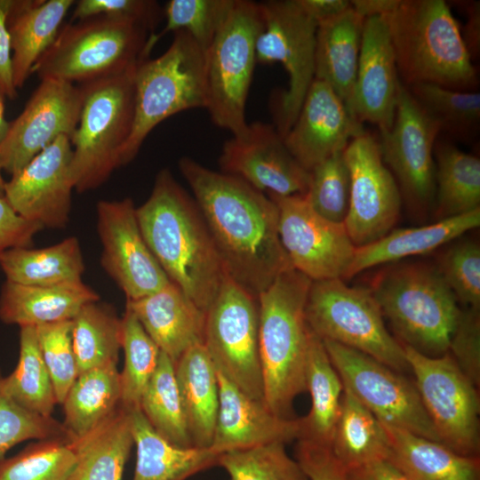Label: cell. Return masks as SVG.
<instances>
[{
	"instance_id": "1",
	"label": "cell",
	"mask_w": 480,
	"mask_h": 480,
	"mask_svg": "<svg viewBox=\"0 0 480 480\" xmlns=\"http://www.w3.org/2000/svg\"><path fill=\"white\" fill-rule=\"evenodd\" d=\"M181 175L208 228L226 275L252 295L293 268L278 234L276 203L243 180L184 156Z\"/></svg>"
},
{
	"instance_id": "17",
	"label": "cell",
	"mask_w": 480,
	"mask_h": 480,
	"mask_svg": "<svg viewBox=\"0 0 480 480\" xmlns=\"http://www.w3.org/2000/svg\"><path fill=\"white\" fill-rule=\"evenodd\" d=\"M343 155L350 173L349 208L344 225L355 246L359 247L393 229L402 196L374 136L364 132L354 138Z\"/></svg>"
},
{
	"instance_id": "8",
	"label": "cell",
	"mask_w": 480,
	"mask_h": 480,
	"mask_svg": "<svg viewBox=\"0 0 480 480\" xmlns=\"http://www.w3.org/2000/svg\"><path fill=\"white\" fill-rule=\"evenodd\" d=\"M134 87L132 128L121 155V166L134 159L161 122L182 111L205 108V52L188 33L177 31L162 55L137 66Z\"/></svg>"
},
{
	"instance_id": "44",
	"label": "cell",
	"mask_w": 480,
	"mask_h": 480,
	"mask_svg": "<svg viewBox=\"0 0 480 480\" xmlns=\"http://www.w3.org/2000/svg\"><path fill=\"white\" fill-rule=\"evenodd\" d=\"M418 104L439 124L441 131L460 138L476 133L480 121V93L431 84L406 86Z\"/></svg>"
},
{
	"instance_id": "20",
	"label": "cell",
	"mask_w": 480,
	"mask_h": 480,
	"mask_svg": "<svg viewBox=\"0 0 480 480\" xmlns=\"http://www.w3.org/2000/svg\"><path fill=\"white\" fill-rule=\"evenodd\" d=\"M219 164L222 172L268 196L304 195L309 183V172L290 153L275 124L261 121L225 141Z\"/></svg>"
},
{
	"instance_id": "61",
	"label": "cell",
	"mask_w": 480,
	"mask_h": 480,
	"mask_svg": "<svg viewBox=\"0 0 480 480\" xmlns=\"http://www.w3.org/2000/svg\"><path fill=\"white\" fill-rule=\"evenodd\" d=\"M5 182L6 181L3 178V168L0 160V197L4 196Z\"/></svg>"
},
{
	"instance_id": "27",
	"label": "cell",
	"mask_w": 480,
	"mask_h": 480,
	"mask_svg": "<svg viewBox=\"0 0 480 480\" xmlns=\"http://www.w3.org/2000/svg\"><path fill=\"white\" fill-rule=\"evenodd\" d=\"M74 0H11L7 28L11 39L12 77L20 89L32 68L55 40Z\"/></svg>"
},
{
	"instance_id": "56",
	"label": "cell",
	"mask_w": 480,
	"mask_h": 480,
	"mask_svg": "<svg viewBox=\"0 0 480 480\" xmlns=\"http://www.w3.org/2000/svg\"><path fill=\"white\" fill-rule=\"evenodd\" d=\"M349 480H410L387 460L348 470Z\"/></svg>"
},
{
	"instance_id": "19",
	"label": "cell",
	"mask_w": 480,
	"mask_h": 480,
	"mask_svg": "<svg viewBox=\"0 0 480 480\" xmlns=\"http://www.w3.org/2000/svg\"><path fill=\"white\" fill-rule=\"evenodd\" d=\"M82 90L55 79L40 80L22 112L11 123L0 142L3 171H20L60 136L70 138L78 124Z\"/></svg>"
},
{
	"instance_id": "12",
	"label": "cell",
	"mask_w": 480,
	"mask_h": 480,
	"mask_svg": "<svg viewBox=\"0 0 480 480\" xmlns=\"http://www.w3.org/2000/svg\"><path fill=\"white\" fill-rule=\"evenodd\" d=\"M403 346L422 404L441 442L460 454L478 457L480 403L476 386L449 352L429 356Z\"/></svg>"
},
{
	"instance_id": "55",
	"label": "cell",
	"mask_w": 480,
	"mask_h": 480,
	"mask_svg": "<svg viewBox=\"0 0 480 480\" xmlns=\"http://www.w3.org/2000/svg\"><path fill=\"white\" fill-rule=\"evenodd\" d=\"M11 0H0V93L14 100L18 92L13 84L12 47L7 28V16Z\"/></svg>"
},
{
	"instance_id": "6",
	"label": "cell",
	"mask_w": 480,
	"mask_h": 480,
	"mask_svg": "<svg viewBox=\"0 0 480 480\" xmlns=\"http://www.w3.org/2000/svg\"><path fill=\"white\" fill-rule=\"evenodd\" d=\"M136 68L78 84L83 98L78 124L71 137L70 173L79 193L99 188L121 167V155L133 123Z\"/></svg>"
},
{
	"instance_id": "37",
	"label": "cell",
	"mask_w": 480,
	"mask_h": 480,
	"mask_svg": "<svg viewBox=\"0 0 480 480\" xmlns=\"http://www.w3.org/2000/svg\"><path fill=\"white\" fill-rule=\"evenodd\" d=\"M331 450L347 470L389 456L383 424L345 386Z\"/></svg>"
},
{
	"instance_id": "5",
	"label": "cell",
	"mask_w": 480,
	"mask_h": 480,
	"mask_svg": "<svg viewBox=\"0 0 480 480\" xmlns=\"http://www.w3.org/2000/svg\"><path fill=\"white\" fill-rule=\"evenodd\" d=\"M371 291L403 345L429 356L448 352L461 310L436 267H391L376 277Z\"/></svg>"
},
{
	"instance_id": "10",
	"label": "cell",
	"mask_w": 480,
	"mask_h": 480,
	"mask_svg": "<svg viewBox=\"0 0 480 480\" xmlns=\"http://www.w3.org/2000/svg\"><path fill=\"white\" fill-rule=\"evenodd\" d=\"M263 27L260 3L236 0L205 52L206 107L212 123L232 135L248 123L246 102L256 64V41Z\"/></svg>"
},
{
	"instance_id": "9",
	"label": "cell",
	"mask_w": 480,
	"mask_h": 480,
	"mask_svg": "<svg viewBox=\"0 0 480 480\" xmlns=\"http://www.w3.org/2000/svg\"><path fill=\"white\" fill-rule=\"evenodd\" d=\"M305 316L322 340L360 351L396 372L410 370L404 346L387 329L370 288L348 286L340 278L312 281Z\"/></svg>"
},
{
	"instance_id": "28",
	"label": "cell",
	"mask_w": 480,
	"mask_h": 480,
	"mask_svg": "<svg viewBox=\"0 0 480 480\" xmlns=\"http://www.w3.org/2000/svg\"><path fill=\"white\" fill-rule=\"evenodd\" d=\"M479 225L480 209H476L462 215L438 220L430 225L392 229L371 244L356 247L344 279L375 266L435 251Z\"/></svg>"
},
{
	"instance_id": "42",
	"label": "cell",
	"mask_w": 480,
	"mask_h": 480,
	"mask_svg": "<svg viewBox=\"0 0 480 480\" xmlns=\"http://www.w3.org/2000/svg\"><path fill=\"white\" fill-rule=\"evenodd\" d=\"M236 0H170L164 9L165 25L149 36L148 57L156 44L169 32L184 31L206 52L228 18Z\"/></svg>"
},
{
	"instance_id": "22",
	"label": "cell",
	"mask_w": 480,
	"mask_h": 480,
	"mask_svg": "<svg viewBox=\"0 0 480 480\" xmlns=\"http://www.w3.org/2000/svg\"><path fill=\"white\" fill-rule=\"evenodd\" d=\"M364 132L333 90L315 79L284 140L297 162L310 172Z\"/></svg>"
},
{
	"instance_id": "46",
	"label": "cell",
	"mask_w": 480,
	"mask_h": 480,
	"mask_svg": "<svg viewBox=\"0 0 480 480\" xmlns=\"http://www.w3.org/2000/svg\"><path fill=\"white\" fill-rule=\"evenodd\" d=\"M218 466L229 480H307L299 462L287 453L285 444L279 442L221 453Z\"/></svg>"
},
{
	"instance_id": "48",
	"label": "cell",
	"mask_w": 480,
	"mask_h": 480,
	"mask_svg": "<svg viewBox=\"0 0 480 480\" xmlns=\"http://www.w3.org/2000/svg\"><path fill=\"white\" fill-rule=\"evenodd\" d=\"M0 370V459L13 446L27 440H61L70 443L62 422L21 407L2 389Z\"/></svg>"
},
{
	"instance_id": "54",
	"label": "cell",
	"mask_w": 480,
	"mask_h": 480,
	"mask_svg": "<svg viewBox=\"0 0 480 480\" xmlns=\"http://www.w3.org/2000/svg\"><path fill=\"white\" fill-rule=\"evenodd\" d=\"M43 228L31 220L20 216L0 197V266L4 254L14 248L30 247L35 236ZM1 270V269H0Z\"/></svg>"
},
{
	"instance_id": "7",
	"label": "cell",
	"mask_w": 480,
	"mask_h": 480,
	"mask_svg": "<svg viewBox=\"0 0 480 480\" xmlns=\"http://www.w3.org/2000/svg\"><path fill=\"white\" fill-rule=\"evenodd\" d=\"M149 36L139 25L104 16L70 21L61 26L31 74L73 84L120 75L148 58Z\"/></svg>"
},
{
	"instance_id": "59",
	"label": "cell",
	"mask_w": 480,
	"mask_h": 480,
	"mask_svg": "<svg viewBox=\"0 0 480 480\" xmlns=\"http://www.w3.org/2000/svg\"><path fill=\"white\" fill-rule=\"evenodd\" d=\"M401 0H352V9L362 18L386 16L393 12Z\"/></svg>"
},
{
	"instance_id": "30",
	"label": "cell",
	"mask_w": 480,
	"mask_h": 480,
	"mask_svg": "<svg viewBox=\"0 0 480 480\" xmlns=\"http://www.w3.org/2000/svg\"><path fill=\"white\" fill-rule=\"evenodd\" d=\"M174 372L192 445L210 448L220 397L217 370L204 344L187 350Z\"/></svg>"
},
{
	"instance_id": "32",
	"label": "cell",
	"mask_w": 480,
	"mask_h": 480,
	"mask_svg": "<svg viewBox=\"0 0 480 480\" xmlns=\"http://www.w3.org/2000/svg\"><path fill=\"white\" fill-rule=\"evenodd\" d=\"M136 465L132 480H187L218 466L211 448L179 447L158 435L140 408L129 410Z\"/></svg>"
},
{
	"instance_id": "40",
	"label": "cell",
	"mask_w": 480,
	"mask_h": 480,
	"mask_svg": "<svg viewBox=\"0 0 480 480\" xmlns=\"http://www.w3.org/2000/svg\"><path fill=\"white\" fill-rule=\"evenodd\" d=\"M72 343L78 374L117 363L122 348V320L99 300L85 304L72 319Z\"/></svg>"
},
{
	"instance_id": "2",
	"label": "cell",
	"mask_w": 480,
	"mask_h": 480,
	"mask_svg": "<svg viewBox=\"0 0 480 480\" xmlns=\"http://www.w3.org/2000/svg\"><path fill=\"white\" fill-rule=\"evenodd\" d=\"M136 214L148 246L170 281L206 312L226 273L194 197L169 169H162Z\"/></svg>"
},
{
	"instance_id": "53",
	"label": "cell",
	"mask_w": 480,
	"mask_h": 480,
	"mask_svg": "<svg viewBox=\"0 0 480 480\" xmlns=\"http://www.w3.org/2000/svg\"><path fill=\"white\" fill-rule=\"evenodd\" d=\"M295 460L307 480H349L347 468L337 460L330 446L298 439Z\"/></svg>"
},
{
	"instance_id": "38",
	"label": "cell",
	"mask_w": 480,
	"mask_h": 480,
	"mask_svg": "<svg viewBox=\"0 0 480 480\" xmlns=\"http://www.w3.org/2000/svg\"><path fill=\"white\" fill-rule=\"evenodd\" d=\"M436 220L480 209V160L452 144L436 141Z\"/></svg>"
},
{
	"instance_id": "24",
	"label": "cell",
	"mask_w": 480,
	"mask_h": 480,
	"mask_svg": "<svg viewBox=\"0 0 480 480\" xmlns=\"http://www.w3.org/2000/svg\"><path fill=\"white\" fill-rule=\"evenodd\" d=\"M219 410L211 449L221 454L270 443L287 444L300 436V419L282 418L241 391L217 371Z\"/></svg>"
},
{
	"instance_id": "50",
	"label": "cell",
	"mask_w": 480,
	"mask_h": 480,
	"mask_svg": "<svg viewBox=\"0 0 480 480\" xmlns=\"http://www.w3.org/2000/svg\"><path fill=\"white\" fill-rule=\"evenodd\" d=\"M457 300L468 308L480 307V246L475 240L453 242L440 257L438 266Z\"/></svg>"
},
{
	"instance_id": "3",
	"label": "cell",
	"mask_w": 480,
	"mask_h": 480,
	"mask_svg": "<svg viewBox=\"0 0 480 480\" xmlns=\"http://www.w3.org/2000/svg\"><path fill=\"white\" fill-rule=\"evenodd\" d=\"M404 86L431 84L468 91L477 76L460 28L444 0H401L384 16Z\"/></svg>"
},
{
	"instance_id": "47",
	"label": "cell",
	"mask_w": 480,
	"mask_h": 480,
	"mask_svg": "<svg viewBox=\"0 0 480 480\" xmlns=\"http://www.w3.org/2000/svg\"><path fill=\"white\" fill-rule=\"evenodd\" d=\"M343 151L326 158L309 172L305 194L316 213L337 223H344L350 199V173Z\"/></svg>"
},
{
	"instance_id": "31",
	"label": "cell",
	"mask_w": 480,
	"mask_h": 480,
	"mask_svg": "<svg viewBox=\"0 0 480 480\" xmlns=\"http://www.w3.org/2000/svg\"><path fill=\"white\" fill-rule=\"evenodd\" d=\"M383 426L389 442L388 460L410 480H480L478 457L462 455L440 442Z\"/></svg>"
},
{
	"instance_id": "18",
	"label": "cell",
	"mask_w": 480,
	"mask_h": 480,
	"mask_svg": "<svg viewBox=\"0 0 480 480\" xmlns=\"http://www.w3.org/2000/svg\"><path fill=\"white\" fill-rule=\"evenodd\" d=\"M96 214L101 267L126 300L146 297L171 282L144 239L131 198L101 200Z\"/></svg>"
},
{
	"instance_id": "21",
	"label": "cell",
	"mask_w": 480,
	"mask_h": 480,
	"mask_svg": "<svg viewBox=\"0 0 480 480\" xmlns=\"http://www.w3.org/2000/svg\"><path fill=\"white\" fill-rule=\"evenodd\" d=\"M71 140L60 136L5 182L4 197L21 217L43 228H63L69 220L72 191Z\"/></svg>"
},
{
	"instance_id": "52",
	"label": "cell",
	"mask_w": 480,
	"mask_h": 480,
	"mask_svg": "<svg viewBox=\"0 0 480 480\" xmlns=\"http://www.w3.org/2000/svg\"><path fill=\"white\" fill-rule=\"evenodd\" d=\"M448 352L466 376L476 386H478L480 381L479 308H468L460 311Z\"/></svg>"
},
{
	"instance_id": "58",
	"label": "cell",
	"mask_w": 480,
	"mask_h": 480,
	"mask_svg": "<svg viewBox=\"0 0 480 480\" xmlns=\"http://www.w3.org/2000/svg\"><path fill=\"white\" fill-rule=\"evenodd\" d=\"M302 10L317 24L344 12L351 7L348 0H298Z\"/></svg>"
},
{
	"instance_id": "51",
	"label": "cell",
	"mask_w": 480,
	"mask_h": 480,
	"mask_svg": "<svg viewBox=\"0 0 480 480\" xmlns=\"http://www.w3.org/2000/svg\"><path fill=\"white\" fill-rule=\"evenodd\" d=\"M74 6L70 21L104 16L139 25L150 35L164 18V9L154 0H79Z\"/></svg>"
},
{
	"instance_id": "34",
	"label": "cell",
	"mask_w": 480,
	"mask_h": 480,
	"mask_svg": "<svg viewBox=\"0 0 480 480\" xmlns=\"http://www.w3.org/2000/svg\"><path fill=\"white\" fill-rule=\"evenodd\" d=\"M121 396L117 363L78 374L61 404L62 424L72 441L84 436L111 417L121 405Z\"/></svg>"
},
{
	"instance_id": "49",
	"label": "cell",
	"mask_w": 480,
	"mask_h": 480,
	"mask_svg": "<svg viewBox=\"0 0 480 480\" xmlns=\"http://www.w3.org/2000/svg\"><path fill=\"white\" fill-rule=\"evenodd\" d=\"M37 341L44 362L50 373L58 404L78 376L72 343V320L60 321L36 327Z\"/></svg>"
},
{
	"instance_id": "33",
	"label": "cell",
	"mask_w": 480,
	"mask_h": 480,
	"mask_svg": "<svg viewBox=\"0 0 480 480\" xmlns=\"http://www.w3.org/2000/svg\"><path fill=\"white\" fill-rule=\"evenodd\" d=\"M69 444L76 459L71 480H122L134 444L130 411L120 405L102 424Z\"/></svg>"
},
{
	"instance_id": "57",
	"label": "cell",
	"mask_w": 480,
	"mask_h": 480,
	"mask_svg": "<svg viewBox=\"0 0 480 480\" xmlns=\"http://www.w3.org/2000/svg\"><path fill=\"white\" fill-rule=\"evenodd\" d=\"M460 5L467 15V21L461 32L462 38L473 60L479 52L480 45V4L476 1H460Z\"/></svg>"
},
{
	"instance_id": "23",
	"label": "cell",
	"mask_w": 480,
	"mask_h": 480,
	"mask_svg": "<svg viewBox=\"0 0 480 480\" xmlns=\"http://www.w3.org/2000/svg\"><path fill=\"white\" fill-rule=\"evenodd\" d=\"M401 81L384 16L364 19L351 115L380 132L394 123Z\"/></svg>"
},
{
	"instance_id": "26",
	"label": "cell",
	"mask_w": 480,
	"mask_h": 480,
	"mask_svg": "<svg viewBox=\"0 0 480 480\" xmlns=\"http://www.w3.org/2000/svg\"><path fill=\"white\" fill-rule=\"evenodd\" d=\"M100 295L83 281L57 285H25L5 280L0 291V321L38 326L72 320L85 304Z\"/></svg>"
},
{
	"instance_id": "15",
	"label": "cell",
	"mask_w": 480,
	"mask_h": 480,
	"mask_svg": "<svg viewBox=\"0 0 480 480\" xmlns=\"http://www.w3.org/2000/svg\"><path fill=\"white\" fill-rule=\"evenodd\" d=\"M440 132L438 123L401 83L393 125L380 132V144L384 163L410 207L417 213L434 209V146Z\"/></svg>"
},
{
	"instance_id": "11",
	"label": "cell",
	"mask_w": 480,
	"mask_h": 480,
	"mask_svg": "<svg viewBox=\"0 0 480 480\" xmlns=\"http://www.w3.org/2000/svg\"><path fill=\"white\" fill-rule=\"evenodd\" d=\"M204 346L218 372L248 396L265 404L258 298L227 275L205 313Z\"/></svg>"
},
{
	"instance_id": "36",
	"label": "cell",
	"mask_w": 480,
	"mask_h": 480,
	"mask_svg": "<svg viewBox=\"0 0 480 480\" xmlns=\"http://www.w3.org/2000/svg\"><path fill=\"white\" fill-rule=\"evenodd\" d=\"M0 269L6 280L25 285H57L83 281L85 269L79 241L69 236L55 244L7 251Z\"/></svg>"
},
{
	"instance_id": "43",
	"label": "cell",
	"mask_w": 480,
	"mask_h": 480,
	"mask_svg": "<svg viewBox=\"0 0 480 480\" xmlns=\"http://www.w3.org/2000/svg\"><path fill=\"white\" fill-rule=\"evenodd\" d=\"M121 320L124 354L120 372L121 405L131 410L140 408L142 394L156 369L161 351L126 306Z\"/></svg>"
},
{
	"instance_id": "13",
	"label": "cell",
	"mask_w": 480,
	"mask_h": 480,
	"mask_svg": "<svg viewBox=\"0 0 480 480\" xmlns=\"http://www.w3.org/2000/svg\"><path fill=\"white\" fill-rule=\"evenodd\" d=\"M260 4L263 27L256 41V61L281 63L289 78L276 115L275 126L284 137L295 122L315 80L317 23L302 10L298 0H269Z\"/></svg>"
},
{
	"instance_id": "29",
	"label": "cell",
	"mask_w": 480,
	"mask_h": 480,
	"mask_svg": "<svg viewBox=\"0 0 480 480\" xmlns=\"http://www.w3.org/2000/svg\"><path fill=\"white\" fill-rule=\"evenodd\" d=\"M364 19L352 7L317 24L315 79L327 84L350 113ZM351 114V113H350Z\"/></svg>"
},
{
	"instance_id": "16",
	"label": "cell",
	"mask_w": 480,
	"mask_h": 480,
	"mask_svg": "<svg viewBox=\"0 0 480 480\" xmlns=\"http://www.w3.org/2000/svg\"><path fill=\"white\" fill-rule=\"evenodd\" d=\"M278 210V234L292 267L311 281L344 279L356 246L344 223L316 213L305 194L268 196Z\"/></svg>"
},
{
	"instance_id": "60",
	"label": "cell",
	"mask_w": 480,
	"mask_h": 480,
	"mask_svg": "<svg viewBox=\"0 0 480 480\" xmlns=\"http://www.w3.org/2000/svg\"><path fill=\"white\" fill-rule=\"evenodd\" d=\"M9 128V122L4 116V97L0 93V142L4 138Z\"/></svg>"
},
{
	"instance_id": "4",
	"label": "cell",
	"mask_w": 480,
	"mask_h": 480,
	"mask_svg": "<svg viewBox=\"0 0 480 480\" xmlns=\"http://www.w3.org/2000/svg\"><path fill=\"white\" fill-rule=\"evenodd\" d=\"M312 281L290 268L258 296L259 352L264 402L276 415L292 418V404L307 391L310 338L305 307Z\"/></svg>"
},
{
	"instance_id": "45",
	"label": "cell",
	"mask_w": 480,
	"mask_h": 480,
	"mask_svg": "<svg viewBox=\"0 0 480 480\" xmlns=\"http://www.w3.org/2000/svg\"><path fill=\"white\" fill-rule=\"evenodd\" d=\"M75 465L68 442L42 440L0 459V480H71Z\"/></svg>"
},
{
	"instance_id": "41",
	"label": "cell",
	"mask_w": 480,
	"mask_h": 480,
	"mask_svg": "<svg viewBox=\"0 0 480 480\" xmlns=\"http://www.w3.org/2000/svg\"><path fill=\"white\" fill-rule=\"evenodd\" d=\"M140 409L163 438L179 447L192 445L175 377L174 363L160 352L158 364L147 385Z\"/></svg>"
},
{
	"instance_id": "14",
	"label": "cell",
	"mask_w": 480,
	"mask_h": 480,
	"mask_svg": "<svg viewBox=\"0 0 480 480\" xmlns=\"http://www.w3.org/2000/svg\"><path fill=\"white\" fill-rule=\"evenodd\" d=\"M323 342L343 385L380 422L442 443L415 384L366 354L331 340Z\"/></svg>"
},
{
	"instance_id": "39",
	"label": "cell",
	"mask_w": 480,
	"mask_h": 480,
	"mask_svg": "<svg viewBox=\"0 0 480 480\" xmlns=\"http://www.w3.org/2000/svg\"><path fill=\"white\" fill-rule=\"evenodd\" d=\"M1 387L21 407L42 416H52L58 402L35 326L20 327L19 360L14 370L3 376Z\"/></svg>"
},
{
	"instance_id": "35",
	"label": "cell",
	"mask_w": 480,
	"mask_h": 480,
	"mask_svg": "<svg viewBox=\"0 0 480 480\" xmlns=\"http://www.w3.org/2000/svg\"><path fill=\"white\" fill-rule=\"evenodd\" d=\"M306 388L311 397V407L300 419L299 439L331 447L344 386L323 340L312 331L306 364Z\"/></svg>"
},
{
	"instance_id": "25",
	"label": "cell",
	"mask_w": 480,
	"mask_h": 480,
	"mask_svg": "<svg viewBox=\"0 0 480 480\" xmlns=\"http://www.w3.org/2000/svg\"><path fill=\"white\" fill-rule=\"evenodd\" d=\"M125 306L174 364L187 350L204 344L206 312L172 282L146 297L126 300Z\"/></svg>"
}]
</instances>
